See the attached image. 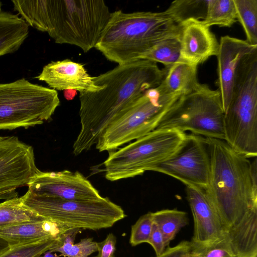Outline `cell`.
Returning <instances> with one entry per match:
<instances>
[{
	"label": "cell",
	"instance_id": "6da1fadb",
	"mask_svg": "<svg viewBox=\"0 0 257 257\" xmlns=\"http://www.w3.org/2000/svg\"><path fill=\"white\" fill-rule=\"evenodd\" d=\"M167 72L156 62L138 59L94 77L95 84L103 87L80 93L81 128L73 145L74 154L96 145L106 128L146 91L158 86Z\"/></svg>",
	"mask_w": 257,
	"mask_h": 257
},
{
	"label": "cell",
	"instance_id": "7a4b0ae2",
	"mask_svg": "<svg viewBox=\"0 0 257 257\" xmlns=\"http://www.w3.org/2000/svg\"><path fill=\"white\" fill-rule=\"evenodd\" d=\"M14 10L30 25L47 32L55 43L95 47L110 17L103 0H15Z\"/></svg>",
	"mask_w": 257,
	"mask_h": 257
},
{
	"label": "cell",
	"instance_id": "3957f363",
	"mask_svg": "<svg viewBox=\"0 0 257 257\" xmlns=\"http://www.w3.org/2000/svg\"><path fill=\"white\" fill-rule=\"evenodd\" d=\"M205 140L209 153L210 172L204 191L224 232L257 207L256 159L251 162L224 140Z\"/></svg>",
	"mask_w": 257,
	"mask_h": 257
},
{
	"label": "cell",
	"instance_id": "277c9868",
	"mask_svg": "<svg viewBox=\"0 0 257 257\" xmlns=\"http://www.w3.org/2000/svg\"><path fill=\"white\" fill-rule=\"evenodd\" d=\"M181 26L166 11L111 13L95 48L118 65L138 59L164 40L180 36Z\"/></svg>",
	"mask_w": 257,
	"mask_h": 257
},
{
	"label": "cell",
	"instance_id": "5b68a950",
	"mask_svg": "<svg viewBox=\"0 0 257 257\" xmlns=\"http://www.w3.org/2000/svg\"><path fill=\"white\" fill-rule=\"evenodd\" d=\"M186 133L155 129L134 142L109 152L104 162L105 177L110 181L143 174L175 155L183 146Z\"/></svg>",
	"mask_w": 257,
	"mask_h": 257
},
{
	"label": "cell",
	"instance_id": "8992f818",
	"mask_svg": "<svg viewBox=\"0 0 257 257\" xmlns=\"http://www.w3.org/2000/svg\"><path fill=\"white\" fill-rule=\"evenodd\" d=\"M21 197L24 204L38 215L73 228H107L126 216L122 208L107 197L73 201L37 195L29 190Z\"/></svg>",
	"mask_w": 257,
	"mask_h": 257
},
{
	"label": "cell",
	"instance_id": "52a82bcc",
	"mask_svg": "<svg viewBox=\"0 0 257 257\" xmlns=\"http://www.w3.org/2000/svg\"><path fill=\"white\" fill-rule=\"evenodd\" d=\"M224 116L218 90L199 83L176 101L156 129L189 131L204 138L224 141Z\"/></svg>",
	"mask_w": 257,
	"mask_h": 257
},
{
	"label": "cell",
	"instance_id": "ba28073f",
	"mask_svg": "<svg viewBox=\"0 0 257 257\" xmlns=\"http://www.w3.org/2000/svg\"><path fill=\"white\" fill-rule=\"evenodd\" d=\"M59 104L56 90L24 78L0 84V130L41 124L51 118Z\"/></svg>",
	"mask_w": 257,
	"mask_h": 257
},
{
	"label": "cell",
	"instance_id": "9c48e42d",
	"mask_svg": "<svg viewBox=\"0 0 257 257\" xmlns=\"http://www.w3.org/2000/svg\"><path fill=\"white\" fill-rule=\"evenodd\" d=\"M182 95L162 96L157 87L147 90L106 128L95 145L96 149L115 151L155 130Z\"/></svg>",
	"mask_w": 257,
	"mask_h": 257
},
{
	"label": "cell",
	"instance_id": "30bf717a",
	"mask_svg": "<svg viewBox=\"0 0 257 257\" xmlns=\"http://www.w3.org/2000/svg\"><path fill=\"white\" fill-rule=\"evenodd\" d=\"M152 171L171 176L185 184L205 190L208 185L210 159L205 138L187 135L182 148Z\"/></svg>",
	"mask_w": 257,
	"mask_h": 257
},
{
	"label": "cell",
	"instance_id": "8fae6325",
	"mask_svg": "<svg viewBox=\"0 0 257 257\" xmlns=\"http://www.w3.org/2000/svg\"><path fill=\"white\" fill-rule=\"evenodd\" d=\"M39 171L31 146L16 136H0V192L27 186Z\"/></svg>",
	"mask_w": 257,
	"mask_h": 257
},
{
	"label": "cell",
	"instance_id": "7c38bea8",
	"mask_svg": "<svg viewBox=\"0 0 257 257\" xmlns=\"http://www.w3.org/2000/svg\"><path fill=\"white\" fill-rule=\"evenodd\" d=\"M28 190L40 195L73 201H93L102 197L99 191L78 171H39L27 185Z\"/></svg>",
	"mask_w": 257,
	"mask_h": 257
},
{
	"label": "cell",
	"instance_id": "4fadbf2b",
	"mask_svg": "<svg viewBox=\"0 0 257 257\" xmlns=\"http://www.w3.org/2000/svg\"><path fill=\"white\" fill-rule=\"evenodd\" d=\"M219 44L216 84L225 112L230 101L238 64L244 56L257 51V45L229 36L221 37Z\"/></svg>",
	"mask_w": 257,
	"mask_h": 257
},
{
	"label": "cell",
	"instance_id": "5bb4252c",
	"mask_svg": "<svg viewBox=\"0 0 257 257\" xmlns=\"http://www.w3.org/2000/svg\"><path fill=\"white\" fill-rule=\"evenodd\" d=\"M36 78L56 90L72 89L82 93L96 92L103 87L95 84L94 77L88 74L82 64L67 59L47 64Z\"/></svg>",
	"mask_w": 257,
	"mask_h": 257
},
{
	"label": "cell",
	"instance_id": "9a60e30c",
	"mask_svg": "<svg viewBox=\"0 0 257 257\" xmlns=\"http://www.w3.org/2000/svg\"><path fill=\"white\" fill-rule=\"evenodd\" d=\"M180 26L179 60L198 66L217 56L219 42L202 21L189 20Z\"/></svg>",
	"mask_w": 257,
	"mask_h": 257
},
{
	"label": "cell",
	"instance_id": "2e32d148",
	"mask_svg": "<svg viewBox=\"0 0 257 257\" xmlns=\"http://www.w3.org/2000/svg\"><path fill=\"white\" fill-rule=\"evenodd\" d=\"M186 191L194 223L191 241L208 243L223 238L221 221L205 191L190 185L186 186Z\"/></svg>",
	"mask_w": 257,
	"mask_h": 257
},
{
	"label": "cell",
	"instance_id": "e0dca14e",
	"mask_svg": "<svg viewBox=\"0 0 257 257\" xmlns=\"http://www.w3.org/2000/svg\"><path fill=\"white\" fill-rule=\"evenodd\" d=\"M70 228L52 220L45 218L32 220L0 227V237L9 246L46 240L58 239Z\"/></svg>",
	"mask_w": 257,
	"mask_h": 257
},
{
	"label": "cell",
	"instance_id": "ac0fdd59",
	"mask_svg": "<svg viewBox=\"0 0 257 257\" xmlns=\"http://www.w3.org/2000/svg\"><path fill=\"white\" fill-rule=\"evenodd\" d=\"M224 237L235 257H257V207L225 230Z\"/></svg>",
	"mask_w": 257,
	"mask_h": 257
},
{
	"label": "cell",
	"instance_id": "d6986e66",
	"mask_svg": "<svg viewBox=\"0 0 257 257\" xmlns=\"http://www.w3.org/2000/svg\"><path fill=\"white\" fill-rule=\"evenodd\" d=\"M197 66L178 60L168 70L162 83L157 87L162 96L183 95L195 89L199 84Z\"/></svg>",
	"mask_w": 257,
	"mask_h": 257
},
{
	"label": "cell",
	"instance_id": "ffe728a7",
	"mask_svg": "<svg viewBox=\"0 0 257 257\" xmlns=\"http://www.w3.org/2000/svg\"><path fill=\"white\" fill-rule=\"evenodd\" d=\"M29 35V25L16 15L0 13V56L19 49Z\"/></svg>",
	"mask_w": 257,
	"mask_h": 257
},
{
	"label": "cell",
	"instance_id": "44dd1931",
	"mask_svg": "<svg viewBox=\"0 0 257 257\" xmlns=\"http://www.w3.org/2000/svg\"><path fill=\"white\" fill-rule=\"evenodd\" d=\"M81 230L71 228L66 231L60 236L49 251L59 252L60 256L64 257H88L97 251V242L93 241V238H82L78 243H74L76 235Z\"/></svg>",
	"mask_w": 257,
	"mask_h": 257
},
{
	"label": "cell",
	"instance_id": "7402d4cb",
	"mask_svg": "<svg viewBox=\"0 0 257 257\" xmlns=\"http://www.w3.org/2000/svg\"><path fill=\"white\" fill-rule=\"evenodd\" d=\"M154 223L159 227L166 247L175 238L180 230L188 223L186 212L173 209H163L153 212Z\"/></svg>",
	"mask_w": 257,
	"mask_h": 257
},
{
	"label": "cell",
	"instance_id": "603a6c76",
	"mask_svg": "<svg viewBox=\"0 0 257 257\" xmlns=\"http://www.w3.org/2000/svg\"><path fill=\"white\" fill-rule=\"evenodd\" d=\"M45 218L26 206L22 197L6 200L0 203V227Z\"/></svg>",
	"mask_w": 257,
	"mask_h": 257
},
{
	"label": "cell",
	"instance_id": "cb8c5ba5",
	"mask_svg": "<svg viewBox=\"0 0 257 257\" xmlns=\"http://www.w3.org/2000/svg\"><path fill=\"white\" fill-rule=\"evenodd\" d=\"M208 0H176L166 11L179 26L189 20L203 21L206 16Z\"/></svg>",
	"mask_w": 257,
	"mask_h": 257
},
{
	"label": "cell",
	"instance_id": "d4e9b609",
	"mask_svg": "<svg viewBox=\"0 0 257 257\" xmlns=\"http://www.w3.org/2000/svg\"><path fill=\"white\" fill-rule=\"evenodd\" d=\"M237 21L233 0H208L205 25L230 27Z\"/></svg>",
	"mask_w": 257,
	"mask_h": 257
},
{
	"label": "cell",
	"instance_id": "484cf974",
	"mask_svg": "<svg viewBox=\"0 0 257 257\" xmlns=\"http://www.w3.org/2000/svg\"><path fill=\"white\" fill-rule=\"evenodd\" d=\"M180 36L162 41L146 51L140 59L159 62L168 70L179 58Z\"/></svg>",
	"mask_w": 257,
	"mask_h": 257
},
{
	"label": "cell",
	"instance_id": "4316f807",
	"mask_svg": "<svg viewBox=\"0 0 257 257\" xmlns=\"http://www.w3.org/2000/svg\"><path fill=\"white\" fill-rule=\"evenodd\" d=\"M237 21L242 26L246 41L257 45V0H233Z\"/></svg>",
	"mask_w": 257,
	"mask_h": 257
},
{
	"label": "cell",
	"instance_id": "83f0119b",
	"mask_svg": "<svg viewBox=\"0 0 257 257\" xmlns=\"http://www.w3.org/2000/svg\"><path fill=\"white\" fill-rule=\"evenodd\" d=\"M58 239H49L9 246L0 252V257H42L55 246Z\"/></svg>",
	"mask_w": 257,
	"mask_h": 257
},
{
	"label": "cell",
	"instance_id": "f1b7e54d",
	"mask_svg": "<svg viewBox=\"0 0 257 257\" xmlns=\"http://www.w3.org/2000/svg\"><path fill=\"white\" fill-rule=\"evenodd\" d=\"M190 242L189 257H235L224 236L208 243Z\"/></svg>",
	"mask_w": 257,
	"mask_h": 257
},
{
	"label": "cell",
	"instance_id": "f546056e",
	"mask_svg": "<svg viewBox=\"0 0 257 257\" xmlns=\"http://www.w3.org/2000/svg\"><path fill=\"white\" fill-rule=\"evenodd\" d=\"M154 223L153 212L141 216L132 226L130 243L132 246L148 242Z\"/></svg>",
	"mask_w": 257,
	"mask_h": 257
},
{
	"label": "cell",
	"instance_id": "4dcf8cb0",
	"mask_svg": "<svg viewBox=\"0 0 257 257\" xmlns=\"http://www.w3.org/2000/svg\"><path fill=\"white\" fill-rule=\"evenodd\" d=\"M116 238L110 233L102 241L97 242V254L94 257H115Z\"/></svg>",
	"mask_w": 257,
	"mask_h": 257
},
{
	"label": "cell",
	"instance_id": "1f68e13d",
	"mask_svg": "<svg viewBox=\"0 0 257 257\" xmlns=\"http://www.w3.org/2000/svg\"><path fill=\"white\" fill-rule=\"evenodd\" d=\"M154 248L156 256L162 254L166 249L163 235L158 226L153 223L152 231L148 241Z\"/></svg>",
	"mask_w": 257,
	"mask_h": 257
},
{
	"label": "cell",
	"instance_id": "d6a6232c",
	"mask_svg": "<svg viewBox=\"0 0 257 257\" xmlns=\"http://www.w3.org/2000/svg\"><path fill=\"white\" fill-rule=\"evenodd\" d=\"M190 242L183 241L173 247H168L164 252L155 257H186L188 254Z\"/></svg>",
	"mask_w": 257,
	"mask_h": 257
},
{
	"label": "cell",
	"instance_id": "836d02e7",
	"mask_svg": "<svg viewBox=\"0 0 257 257\" xmlns=\"http://www.w3.org/2000/svg\"><path fill=\"white\" fill-rule=\"evenodd\" d=\"M64 91V97L68 100H72L77 94V91L75 90L68 89Z\"/></svg>",
	"mask_w": 257,
	"mask_h": 257
},
{
	"label": "cell",
	"instance_id": "e575fe53",
	"mask_svg": "<svg viewBox=\"0 0 257 257\" xmlns=\"http://www.w3.org/2000/svg\"><path fill=\"white\" fill-rule=\"evenodd\" d=\"M9 246L8 243L0 237V252L6 249Z\"/></svg>",
	"mask_w": 257,
	"mask_h": 257
},
{
	"label": "cell",
	"instance_id": "d590c367",
	"mask_svg": "<svg viewBox=\"0 0 257 257\" xmlns=\"http://www.w3.org/2000/svg\"><path fill=\"white\" fill-rule=\"evenodd\" d=\"M44 257H54L53 255L49 253L44 254Z\"/></svg>",
	"mask_w": 257,
	"mask_h": 257
},
{
	"label": "cell",
	"instance_id": "8d00e7d4",
	"mask_svg": "<svg viewBox=\"0 0 257 257\" xmlns=\"http://www.w3.org/2000/svg\"><path fill=\"white\" fill-rule=\"evenodd\" d=\"M1 5H2V4H1V2L0 1V13L2 12V11H1Z\"/></svg>",
	"mask_w": 257,
	"mask_h": 257
},
{
	"label": "cell",
	"instance_id": "74e56055",
	"mask_svg": "<svg viewBox=\"0 0 257 257\" xmlns=\"http://www.w3.org/2000/svg\"><path fill=\"white\" fill-rule=\"evenodd\" d=\"M186 257H189V255L188 254Z\"/></svg>",
	"mask_w": 257,
	"mask_h": 257
}]
</instances>
